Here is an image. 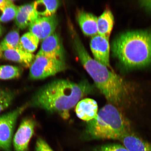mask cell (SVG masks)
<instances>
[{"mask_svg":"<svg viewBox=\"0 0 151 151\" xmlns=\"http://www.w3.org/2000/svg\"><path fill=\"white\" fill-rule=\"evenodd\" d=\"M1 56H2V52L0 49V58H1Z\"/></svg>","mask_w":151,"mask_h":151,"instance_id":"28","label":"cell"},{"mask_svg":"<svg viewBox=\"0 0 151 151\" xmlns=\"http://www.w3.org/2000/svg\"><path fill=\"white\" fill-rule=\"evenodd\" d=\"M57 0H40L32 4L36 12L40 16L48 17L55 14L60 5Z\"/></svg>","mask_w":151,"mask_h":151,"instance_id":"17","label":"cell"},{"mask_svg":"<svg viewBox=\"0 0 151 151\" xmlns=\"http://www.w3.org/2000/svg\"><path fill=\"white\" fill-rule=\"evenodd\" d=\"M2 32V28L0 25V36L1 35Z\"/></svg>","mask_w":151,"mask_h":151,"instance_id":"27","label":"cell"},{"mask_svg":"<svg viewBox=\"0 0 151 151\" xmlns=\"http://www.w3.org/2000/svg\"><path fill=\"white\" fill-rule=\"evenodd\" d=\"M38 52L51 59L65 61V50L61 39L55 32L42 41Z\"/></svg>","mask_w":151,"mask_h":151,"instance_id":"9","label":"cell"},{"mask_svg":"<svg viewBox=\"0 0 151 151\" xmlns=\"http://www.w3.org/2000/svg\"><path fill=\"white\" fill-rule=\"evenodd\" d=\"M18 7L12 1H7L4 5L0 7V22H7L15 19Z\"/></svg>","mask_w":151,"mask_h":151,"instance_id":"20","label":"cell"},{"mask_svg":"<svg viewBox=\"0 0 151 151\" xmlns=\"http://www.w3.org/2000/svg\"><path fill=\"white\" fill-rule=\"evenodd\" d=\"M93 91V86L87 81L76 83L56 80L40 88L34 96L32 104L33 106L57 113L67 120L70 116L71 109Z\"/></svg>","mask_w":151,"mask_h":151,"instance_id":"1","label":"cell"},{"mask_svg":"<svg viewBox=\"0 0 151 151\" xmlns=\"http://www.w3.org/2000/svg\"><path fill=\"white\" fill-rule=\"evenodd\" d=\"M21 74L19 68L16 66L9 65L0 66V79L11 80L19 78Z\"/></svg>","mask_w":151,"mask_h":151,"instance_id":"21","label":"cell"},{"mask_svg":"<svg viewBox=\"0 0 151 151\" xmlns=\"http://www.w3.org/2000/svg\"><path fill=\"white\" fill-rule=\"evenodd\" d=\"M75 111L81 119L89 122L97 117L99 112L97 103L93 99H83L77 104Z\"/></svg>","mask_w":151,"mask_h":151,"instance_id":"11","label":"cell"},{"mask_svg":"<svg viewBox=\"0 0 151 151\" xmlns=\"http://www.w3.org/2000/svg\"><path fill=\"white\" fill-rule=\"evenodd\" d=\"M6 1V0H0V7L4 5Z\"/></svg>","mask_w":151,"mask_h":151,"instance_id":"26","label":"cell"},{"mask_svg":"<svg viewBox=\"0 0 151 151\" xmlns=\"http://www.w3.org/2000/svg\"><path fill=\"white\" fill-rule=\"evenodd\" d=\"M35 126V122L32 119L26 118L22 121L13 140L15 151H28V145Z\"/></svg>","mask_w":151,"mask_h":151,"instance_id":"7","label":"cell"},{"mask_svg":"<svg viewBox=\"0 0 151 151\" xmlns=\"http://www.w3.org/2000/svg\"><path fill=\"white\" fill-rule=\"evenodd\" d=\"M0 149H1V146H0Z\"/></svg>","mask_w":151,"mask_h":151,"instance_id":"29","label":"cell"},{"mask_svg":"<svg viewBox=\"0 0 151 151\" xmlns=\"http://www.w3.org/2000/svg\"><path fill=\"white\" fill-rule=\"evenodd\" d=\"M58 21L55 14L48 17L40 16L29 26L30 32L42 41L55 32Z\"/></svg>","mask_w":151,"mask_h":151,"instance_id":"8","label":"cell"},{"mask_svg":"<svg viewBox=\"0 0 151 151\" xmlns=\"http://www.w3.org/2000/svg\"><path fill=\"white\" fill-rule=\"evenodd\" d=\"M93 151H129L124 146L117 144H109L95 147Z\"/></svg>","mask_w":151,"mask_h":151,"instance_id":"23","label":"cell"},{"mask_svg":"<svg viewBox=\"0 0 151 151\" xmlns=\"http://www.w3.org/2000/svg\"><path fill=\"white\" fill-rule=\"evenodd\" d=\"M35 151H54L46 141L41 138L37 139Z\"/></svg>","mask_w":151,"mask_h":151,"instance_id":"24","label":"cell"},{"mask_svg":"<svg viewBox=\"0 0 151 151\" xmlns=\"http://www.w3.org/2000/svg\"><path fill=\"white\" fill-rule=\"evenodd\" d=\"M109 40L98 35L92 37L90 42L91 50L94 59L107 67H110Z\"/></svg>","mask_w":151,"mask_h":151,"instance_id":"10","label":"cell"},{"mask_svg":"<svg viewBox=\"0 0 151 151\" xmlns=\"http://www.w3.org/2000/svg\"><path fill=\"white\" fill-rule=\"evenodd\" d=\"M74 44L81 63L96 87L109 104L116 107L122 105L128 92L126 81L106 66L92 58L76 35L74 37Z\"/></svg>","mask_w":151,"mask_h":151,"instance_id":"2","label":"cell"},{"mask_svg":"<svg viewBox=\"0 0 151 151\" xmlns=\"http://www.w3.org/2000/svg\"><path fill=\"white\" fill-rule=\"evenodd\" d=\"M114 55L126 68H135L151 63V31H128L113 41Z\"/></svg>","mask_w":151,"mask_h":151,"instance_id":"3","label":"cell"},{"mask_svg":"<svg viewBox=\"0 0 151 151\" xmlns=\"http://www.w3.org/2000/svg\"><path fill=\"white\" fill-rule=\"evenodd\" d=\"M39 17L32 4H26L18 7L15 22L19 28L24 29L29 26Z\"/></svg>","mask_w":151,"mask_h":151,"instance_id":"13","label":"cell"},{"mask_svg":"<svg viewBox=\"0 0 151 151\" xmlns=\"http://www.w3.org/2000/svg\"><path fill=\"white\" fill-rule=\"evenodd\" d=\"M129 151H151V144L132 133L124 135L119 140Z\"/></svg>","mask_w":151,"mask_h":151,"instance_id":"14","label":"cell"},{"mask_svg":"<svg viewBox=\"0 0 151 151\" xmlns=\"http://www.w3.org/2000/svg\"><path fill=\"white\" fill-rule=\"evenodd\" d=\"M131 132L129 121L114 105H105L97 117L87 122L82 138L85 140L112 139L119 141Z\"/></svg>","mask_w":151,"mask_h":151,"instance_id":"4","label":"cell"},{"mask_svg":"<svg viewBox=\"0 0 151 151\" xmlns=\"http://www.w3.org/2000/svg\"><path fill=\"white\" fill-rule=\"evenodd\" d=\"M20 38L17 30L9 32L0 43V49L2 52L6 50L21 49Z\"/></svg>","mask_w":151,"mask_h":151,"instance_id":"19","label":"cell"},{"mask_svg":"<svg viewBox=\"0 0 151 151\" xmlns=\"http://www.w3.org/2000/svg\"><path fill=\"white\" fill-rule=\"evenodd\" d=\"M14 97V92L9 90L0 88V112L8 108Z\"/></svg>","mask_w":151,"mask_h":151,"instance_id":"22","label":"cell"},{"mask_svg":"<svg viewBox=\"0 0 151 151\" xmlns=\"http://www.w3.org/2000/svg\"><path fill=\"white\" fill-rule=\"evenodd\" d=\"M2 56L5 59L17 62L26 68L31 67L35 58V56L33 54L29 53L19 49L3 51Z\"/></svg>","mask_w":151,"mask_h":151,"instance_id":"15","label":"cell"},{"mask_svg":"<svg viewBox=\"0 0 151 151\" xmlns=\"http://www.w3.org/2000/svg\"><path fill=\"white\" fill-rule=\"evenodd\" d=\"M114 24V16L111 11L107 9L97 20L98 35L109 39Z\"/></svg>","mask_w":151,"mask_h":151,"instance_id":"16","label":"cell"},{"mask_svg":"<svg viewBox=\"0 0 151 151\" xmlns=\"http://www.w3.org/2000/svg\"><path fill=\"white\" fill-rule=\"evenodd\" d=\"M142 3L145 6L151 8V1H142Z\"/></svg>","mask_w":151,"mask_h":151,"instance_id":"25","label":"cell"},{"mask_svg":"<svg viewBox=\"0 0 151 151\" xmlns=\"http://www.w3.org/2000/svg\"><path fill=\"white\" fill-rule=\"evenodd\" d=\"M67 68L65 61L51 59L38 52L30 67L29 77L33 80H42Z\"/></svg>","mask_w":151,"mask_h":151,"instance_id":"5","label":"cell"},{"mask_svg":"<svg viewBox=\"0 0 151 151\" xmlns=\"http://www.w3.org/2000/svg\"><path fill=\"white\" fill-rule=\"evenodd\" d=\"M39 40L31 32L24 34L20 38V48L22 50L32 54L38 46Z\"/></svg>","mask_w":151,"mask_h":151,"instance_id":"18","label":"cell"},{"mask_svg":"<svg viewBox=\"0 0 151 151\" xmlns=\"http://www.w3.org/2000/svg\"><path fill=\"white\" fill-rule=\"evenodd\" d=\"M27 106L25 105L0 116V146L5 151H11L13 132L17 119Z\"/></svg>","mask_w":151,"mask_h":151,"instance_id":"6","label":"cell"},{"mask_svg":"<svg viewBox=\"0 0 151 151\" xmlns=\"http://www.w3.org/2000/svg\"><path fill=\"white\" fill-rule=\"evenodd\" d=\"M77 20L83 32L88 36L93 37L98 35L97 17L91 13L79 11Z\"/></svg>","mask_w":151,"mask_h":151,"instance_id":"12","label":"cell"}]
</instances>
